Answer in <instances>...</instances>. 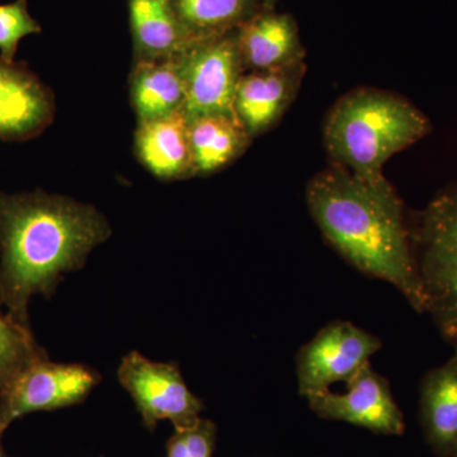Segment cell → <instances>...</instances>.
Segmentation results:
<instances>
[{
	"mask_svg": "<svg viewBox=\"0 0 457 457\" xmlns=\"http://www.w3.org/2000/svg\"><path fill=\"white\" fill-rule=\"evenodd\" d=\"M215 425L200 420L195 425L176 429L168 442L167 457H212Z\"/></svg>",
	"mask_w": 457,
	"mask_h": 457,
	"instance_id": "obj_21",
	"label": "cell"
},
{
	"mask_svg": "<svg viewBox=\"0 0 457 457\" xmlns=\"http://www.w3.org/2000/svg\"><path fill=\"white\" fill-rule=\"evenodd\" d=\"M303 71V62L242 75L237 83L234 111L252 137L269 130L293 101Z\"/></svg>",
	"mask_w": 457,
	"mask_h": 457,
	"instance_id": "obj_11",
	"label": "cell"
},
{
	"mask_svg": "<svg viewBox=\"0 0 457 457\" xmlns=\"http://www.w3.org/2000/svg\"><path fill=\"white\" fill-rule=\"evenodd\" d=\"M306 400L324 420H341L380 435L400 436L405 431L404 417L389 383L370 362L345 384V393L329 389Z\"/></svg>",
	"mask_w": 457,
	"mask_h": 457,
	"instance_id": "obj_9",
	"label": "cell"
},
{
	"mask_svg": "<svg viewBox=\"0 0 457 457\" xmlns=\"http://www.w3.org/2000/svg\"><path fill=\"white\" fill-rule=\"evenodd\" d=\"M455 457H457V453H456V456H455Z\"/></svg>",
	"mask_w": 457,
	"mask_h": 457,
	"instance_id": "obj_24",
	"label": "cell"
},
{
	"mask_svg": "<svg viewBox=\"0 0 457 457\" xmlns=\"http://www.w3.org/2000/svg\"><path fill=\"white\" fill-rule=\"evenodd\" d=\"M131 93L140 123L183 111L186 92L179 59L139 60L132 74Z\"/></svg>",
	"mask_w": 457,
	"mask_h": 457,
	"instance_id": "obj_16",
	"label": "cell"
},
{
	"mask_svg": "<svg viewBox=\"0 0 457 457\" xmlns=\"http://www.w3.org/2000/svg\"><path fill=\"white\" fill-rule=\"evenodd\" d=\"M431 132V122L407 99L380 89H357L330 110L324 140L333 164L363 179L384 176V164Z\"/></svg>",
	"mask_w": 457,
	"mask_h": 457,
	"instance_id": "obj_3",
	"label": "cell"
},
{
	"mask_svg": "<svg viewBox=\"0 0 457 457\" xmlns=\"http://www.w3.org/2000/svg\"><path fill=\"white\" fill-rule=\"evenodd\" d=\"M99 380L97 371L79 363L36 361L0 390V436L26 414L83 402Z\"/></svg>",
	"mask_w": 457,
	"mask_h": 457,
	"instance_id": "obj_5",
	"label": "cell"
},
{
	"mask_svg": "<svg viewBox=\"0 0 457 457\" xmlns=\"http://www.w3.org/2000/svg\"><path fill=\"white\" fill-rule=\"evenodd\" d=\"M306 201L327 242L348 263L393 285L414 311L426 312L403 204L384 176L363 179L332 164L309 182Z\"/></svg>",
	"mask_w": 457,
	"mask_h": 457,
	"instance_id": "obj_2",
	"label": "cell"
},
{
	"mask_svg": "<svg viewBox=\"0 0 457 457\" xmlns=\"http://www.w3.org/2000/svg\"><path fill=\"white\" fill-rule=\"evenodd\" d=\"M420 418L427 444L440 457L457 453V351L420 383Z\"/></svg>",
	"mask_w": 457,
	"mask_h": 457,
	"instance_id": "obj_13",
	"label": "cell"
},
{
	"mask_svg": "<svg viewBox=\"0 0 457 457\" xmlns=\"http://www.w3.org/2000/svg\"><path fill=\"white\" fill-rule=\"evenodd\" d=\"M264 3H266V4H273V3H275V0H263Z\"/></svg>",
	"mask_w": 457,
	"mask_h": 457,
	"instance_id": "obj_23",
	"label": "cell"
},
{
	"mask_svg": "<svg viewBox=\"0 0 457 457\" xmlns=\"http://www.w3.org/2000/svg\"><path fill=\"white\" fill-rule=\"evenodd\" d=\"M110 236L106 219L89 204L0 192V296L9 314L29 327L32 297H50L62 276L83 267Z\"/></svg>",
	"mask_w": 457,
	"mask_h": 457,
	"instance_id": "obj_1",
	"label": "cell"
},
{
	"mask_svg": "<svg viewBox=\"0 0 457 457\" xmlns=\"http://www.w3.org/2000/svg\"><path fill=\"white\" fill-rule=\"evenodd\" d=\"M130 22L140 60L174 59L200 42L182 25L170 0H130Z\"/></svg>",
	"mask_w": 457,
	"mask_h": 457,
	"instance_id": "obj_15",
	"label": "cell"
},
{
	"mask_svg": "<svg viewBox=\"0 0 457 457\" xmlns=\"http://www.w3.org/2000/svg\"><path fill=\"white\" fill-rule=\"evenodd\" d=\"M137 147L143 163L159 179H180L195 171L189 120L185 111L141 122Z\"/></svg>",
	"mask_w": 457,
	"mask_h": 457,
	"instance_id": "obj_14",
	"label": "cell"
},
{
	"mask_svg": "<svg viewBox=\"0 0 457 457\" xmlns=\"http://www.w3.org/2000/svg\"><path fill=\"white\" fill-rule=\"evenodd\" d=\"M182 25L197 41L239 29L254 16L258 0H170Z\"/></svg>",
	"mask_w": 457,
	"mask_h": 457,
	"instance_id": "obj_18",
	"label": "cell"
},
{
	"mask_svg": "<svg viewBox=\"0 0 457 457\" xmlns=\"http://www.w3.org/2000/svg\"><path fill=\"white\" fill-rule=\"evenodd\" d=\"M41 32V26L29 12L26 0L0 5V57L14 62L18 45L29 35Z\"/></svg>",
	"mask_w": 457,
	"mask_h": 457,
	"instance_id": "obj_20",
	"label": "cell"
},
{
	"mask_svg": "<svg viewBox=\"0 0 457 457\" xmlns=\"http://www.w3.org/2000/svg\"><path fill=\"white\" fill-rule=\"evenodd\" d=\"M0 438H2V436H0ZM0 457H9L7 453H5L4 449H3L2 441H0Z\"/></svg>",
	"mask_w": 457,
	"mask_h": 457,
	"instance_id": "obj_22",
	"label": "cell"
},
{
	"mask_svg": "<svg viewBox=\"0 0 457 457\" xmlns=\"http://www.w3.org/2000/svg\"><path fill=\"white\" fill-rule=\"evenodd\" d=\"M185 83L188 120L204 114H236L234 99L243 62L237 32L207 38L177 57Z\"/></svg>",
	"mask_w": 457,
	"mask_h": 457,
	"instance_id": "obj_6",
	"label": "cell"
},
{
	"mask_svg": "<svg viewBox=\"0 0 457 457\" xmlns=\"http://www.w3.org/2000/svg\"><path fill=\"white\" fill-rule=\"evenodd\" d=\"M195 171L212 173L245 152L251 135L237 114H204L189 120Z\"/></svg>",
	"mask_w": 457,
	"mask_h": 457,
	"instance_id": "obj_17",
	"label": "cell"
},
{
	"mask_svg": "<svg viewBox=\"0 0 457 457\" xmlns=\"http://www.w3.org/2000/svg\"><path fill=\"white\" fill-rule=\"evenodd\" d=\"M117 375L147 426L170 420L179 429L200 420L203 402L188 389L174 363L154 362L130 352L123 357Z\"/></svg>",
	"mask_w": 457,
	"mask_h": 457,
	"instance_id": "obj_8",
	"label": "cell"
},
{
	"mask_svg": "<svg viewBox=\"0 0 457 457\" xmlns=\"http://www.w3.org/2000/svg\"><path fill=\"white\" fill-rule=\"evenodd\" d=\"M381 347L383 343L378 337L351 321H332L297 353L300 394L308 399L337 383L347 384Z\"/></svg>",
	"mask_w": 457,
	"mask_h": 457,
	"instance_id": "obj_7",
	"label": "cell"
},
{
	"mask_svg": "<svg viewBox=\"0 0 457 457\" xmlns=\"http://www.w3.org/2000/svg\"><path fill=\"white\" fill-rule=\"evenodd\" d=\"M54 116L50 90L31 71L0 57V137L27 140L47 128Z\"/></svg>",
	"mask_w": 457,
	"mask_h": 457,
	"instance_id": "obj_10",
	"label": "cell"
},
{
	"mask_svg": "<svg viewBox=\"0 0 457 457\" xmlns=\"http://www.w3.org/2000/svg\"><path fill=\"white\" fill-rule=\"evenodd\" d=\"M46 353L33 338L31 328L12 317L0 296V390Z\"/></svg>",
	"mask_w": 457,
	"mask_h": 457,
	"instance_id": "obj_19",
	"label": "cell"
},
{
	"mask_svg": "<svg viewBox=\"0 0 457 457\" xmlns=\"http://www.w3.org/2000/svg\"><path fill=\"white\" fill-rule=\"evenodd\" d=\"M243 68L270 71L303 62L296 23L287 14L255 13L237 29Z\"/></svg>",
	"mask_w": 457,
	"mask_h": 457,
	"instance_id": "obj_12",
	"label": "cell"
},
{
	"mask_svg": "<svg viewBox=\"0 0 457 457\" xmlns=\"http://www.w3.org/2000/svg\"><path fill=\"white\" fill-rule=\"evenodd\" d=\"M409 231L426 312L457 351V186L433 198Z\"/></svg>",
	"mask_w": 457,
	"mask_h": 457,
	"instance_id": "obj_4",
	"label": "cell"
}]
</instances>
